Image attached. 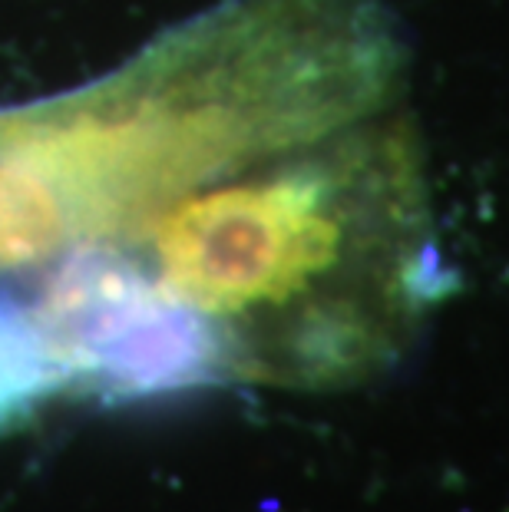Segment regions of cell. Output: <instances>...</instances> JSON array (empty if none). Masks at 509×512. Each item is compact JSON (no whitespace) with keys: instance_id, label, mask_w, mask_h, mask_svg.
I'll return each mask as SVG.
<instances>
[{"instance_id":"6da1fadb","label":"cell","mask_w":509,"mask_h":512,"mask_svg":"<svg viewBox=\"0 0 509 512\" xmlns=\"http://www.w3.org/2000/svg\"><path fill=\"white\" fill-rule=\"evenodd\" d=\"M113 245L212 324L229 377L291 390L394 367L443 291L407 103L192 185Z\"/></svg>"},{"instance_id":"5b68a950","label":"cell","mask_w":509,"mask_h":512,"mask_svg":"<svg viewBox=\"0 0 509 512\" xmlns=\"http://www.w3.org/2000/svg\"><path fill=\"white\" fill-rule=\"evenodd\" d=\"M67 387L37 314L0 294V430Z\"/></svg>"},{"instance_id":"277c9868","label":"cell","mask_w":509,"mask_h":512,"mask_svg":"<svg viewBox=\"0 0 509 512\" xmlns=\"http://www.w3.org/2000/svg\"><path fill=\"white\" fill-rule=\"evenodd\" d=\"M70 248V225L50 182L0 156V271L57 258Z\"/></svg>"},{"instance_id":"3957f363","label":"cell","mask_w":509,"mask_h":512,"mask_svg":"<svg viewBox=\"0 0 509 512\" xmlns=\"http://www.w3.org/2000/svg\"><path fill=\"white\" fill-rule=\"evenodd\" d=\"M34 314L67 384L103 400L186 394L229 377L212 324L116 245L60 252Z\"/></svg>"},{"instance_id":"7a4b0ae2","label":"cell","mask_w":509,"mask_h":512,"mask_svg":"<svg viewBox=\"0 0 509 512\" xmlns=\"http://www.w3.org/2000/svg\"><path fill=\"white\" fill-rule=\"evenodd\" d=\"M400 103L381 0H229L100 83L0 113V156L50 182L70 245H113L192 185Z\"/></svg>"}]
</instances>
